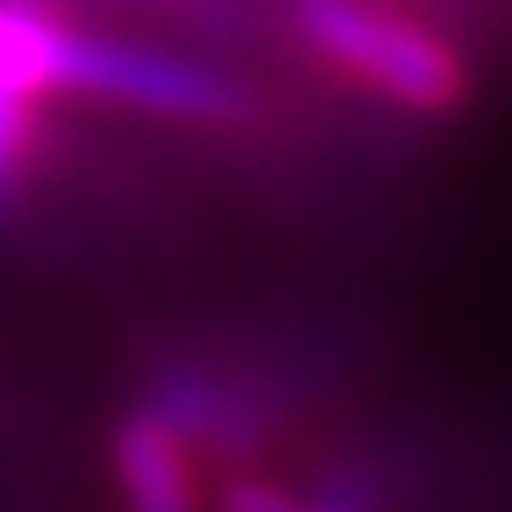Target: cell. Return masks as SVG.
Returning <instances> with one entry per match:
<instances>
[{"label": "cell", "mask_w": 512, "mask_h": 512, "mask_svg": "<svg viewBox=\"0 0 512 512\" xmlns=\"http://www.w3.org/2000/svg\"><path fill=\"white\" fill-rule=\"evenodd\" d=\"M295 28L327 66L414 115H453L469 99V60L436 28L376 0H295Z\"/></svg>", "instance_id": "1"}, {"label": "cell", "mask_w": 512, "mask_h": 512, "mask_svg": "<svg viewBox=\"0 0 512 512\" xmlns=\"http://www.w3.org/2000/svg\"><path fill=\"white\" fill-rule=\"evenodd\" d=\"M60 93H93L109 104H137L169 120H197V126H246L256 120V99L246 82L202 66L186 55H164L148 44H115L99 33L71 28L60 55Z\"/></svg>", "instance_id": "2"}, {"label": "cell", "mask_w": 512, "mask_h": 512, "mask_svg": "<svg viewBox=\"0 0 512 512\" xmlns=\"http://www.w3.org/2000/svg\"><path fill=\"white\" fill-rule=\"evenodd\" d=\"M115 480H120V496H126V512H202L197 453L164 420H153L148 409L120 420Z\"/></svg>", "instance_id": "3"}, {"label": "cell", "mask_w": 512, "mask_h": 512, "mask_svg": "<svg viewBox=\"0 0 512 512\" xmlns=\"http://www.w3.org/2000/svg\"><path fill=\"white\" fill-rule=\"evenodd\" d=\"M44 148V99L17 88H0V218L17 213L22 186Z\"/></svg>", "instance_id": "4"}, {"label": "cell", "mask_w": 512, "mask_h": 512, "mask_svg": "<svg viewBox=\"0 0 512 512\" xmlns=\"http://www.w3.org/2000/svg\"><path fill=\"white\" fill-rule=\"evenodd\" d=\"M218 512H311V507H306V496L284 491V485L240 474V480L224 485V496H218Z\"/></svg>", "instance_id": "5"}, {"label": "cell", "mask_w": 512, "mask_h": 512, "mask_svg": "<svg viewBox=\"0 0 512 512\" xmlns=\"http://www.w3.org/2000/svg\"><path fill=\"white\" fill-rule=\"evenodd\" d=\"M306 507H311V502H306Z\"/></svg>", "instance_id": "6"}]
</instances>
